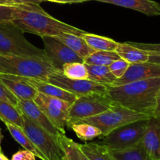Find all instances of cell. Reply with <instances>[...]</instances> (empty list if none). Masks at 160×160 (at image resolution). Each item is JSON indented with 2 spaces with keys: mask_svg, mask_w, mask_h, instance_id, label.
<instances>
[{
  "mask_svg": "<svg viewBox=\"0 0 160 160\" xmlns=\"http://www.w3.org/2000/svg\"><path fill=\"white\" fill-rule=\"evenodd\" d=\"M160 90V78L140 80L119 86L107 85L106 93L115 102L152 117Z\"/></svg>",
  "mask_w": 160,
  "mask_h": 160,
  "instance_id": "obj_1",
  "label": "cell"
},
{
  "mask_svg": "<svg viewBox=\"0 0 160 160\" xmlns=\"http://www.w3.org/2000/svg\"><path fill=\"white\" fill-rule=\"evenodd\" d=\"M12 22L23 33H31L40 37L57 36L62 33L81 36L86 32L52 17L38 4L22 5Z\"/></svg>",
  "mask_w": 160,
  "mask_h": 160,
  "instance_id": "obj_2",
  "label": "cell"
},
{
  "mask_svg": "<svg viewBox=\"0 0 160 160\" xmlns=\"http://www.w3.org/2000/svg\"><path fill=\"white\" fill-rule=\"evenodd\" d=\"M56 71L57 70L49 62L44 59L0 54V74L14 75L47 81Z\"/></svg>",
  "mask_w": 160,
  "mask_h": 160,
  "instance_id": "obj_3",
  "label": "cell"
},
{
  "mask_svg": "<svg viewBox=\"0 0 160 160\" xmlns=\"http://www.w3.org/2000/svg\"><path fill=\"white\" fill-rule=\"evenodd\" d=\"M0 54L38 58L49 62L44 49L28 42L12 22H0Z\"/></svg>",
  "mask_w": 160,
  "mask_h": 160,
  "instance_id": "obj_4",
  "label": "cell"
},
{
  "mask_svg": "<svg viewBox=\"0 0 160 160\" xmlns=\"http://www.w3.org/2000/svg\"><path fill=\"white\" fill-rule=\"evenodd\" d=\"M150 117L135 112L114 102L109 109L102 113L93 117L81 119L75 122L89 123L96 127L101 131L102 135L105 136L110 131L126 123L140 120L148 119ZM73 122V123H75Z\"/></svg>",
  "mask_w": 160,
  "mask_h": 160,
  "instance_id": "obj_5",
  "label": "cell"
},
{
  "mask_svg": "<svg viewBox=\"0 0 160 160\" xmlns=\"http://www.w3.org/2000/svg\"><path fill=\"white\" fill-rule=\"evenodd\" d=\"M148 119L137 120L119 127L105 136H100L98 143L112 151L131 148L142 142L146 131Z\"/></svg>",
  "mask_w": 160,
  "mask_h": 160,
  "instance_id": "obj_6",
  "label": "cell"
},
{
  "mask_svg": "<svg viewBox=\"0 0 160 160\" xmlns=\"http://www.w3.org/2000/svg\"><path fill=\"white\" fill-rule=\"evenodd\" d=\"M114 102L106 92H95L78 96L69 110L68 125L77 120L98 115L107 110Z\"/></svg>",
  "mask_w": 160,
  "mask_h": 160,
  "instance_id": "obj_7",
  "label": "cell"
},
{
  "mask_svg": "<svg viewBox=\"0 0 160 160\" xmlns=\"http://www.w3.org/2000/svg\"><path fill=\"white\" fill-rule=\"evenodd\" d=\"M23 113V112H22ZM23 128L30 140L47 160H62V152L56 139L23 113Z\"/></svg>",
  "mask_w": 160,
  "mask_h": 160,
  "instance_id": "obj_8",
  "label": "cell"
},
{
  "mask_svg": "<svg viewBox=\"0 0 160 160\" xmlns=\"http://www.w3.org/2000/svg\"><path fill=\"white\" fill-rule=\"evenodd\" d=\"M34 102L48 120L60 131L66 134L65 128L68 125L69 110L72 104L64 100L38 92Z\"/></svg>",
  "mask_w": 160,
  "mask_h": 160,
  "instance_id": "obj_9",
  "label": "cell"
},
{
  "mask_svg": "<svg viewBox=\"0 0 160 160\" xmlns=\"http://www.w3.org/2000/svg\"><path fill=\"white\" fill-rule=\"evenodd\" d=\"M48 83L58 86L76 96L88 95L95 92H106L107 85L99 84L89 79L78 80L67 78L62 71H56L47 80Z\"/></svg>",
  "mask_w": 160,
  "mask_h": 160,
  "instance_id": "obj_10",
  "label": "cell"
},
{
  "mask_svg": "<svg viewBox=\"0 0 160 160\" xmlns=\"http://www.w3.org/2000/svg\"><path fill=\"white\" fill-rule=\"evenodd\" d=\"M44 51L50 63L57 70L62 71V66L68 62H84V60L55 36H42Z\"/></svg>",
  "mask_w": 160,
  "mask_h": 160,
  "instance_id": "obj_11",
  "label": "cell"
},
{
  "mask_svg": "<svg viewBox=\"0 0 160 160\" xmlns=\"http://www.w3.org/2000/svg\"><path fill=\"white\" fill-rule=\"evenodd\" d=\"M160 78V65L149 62L130 64L126 73L110 85L119 86L140 80Z\"/></svg>",
  "mask_w": 160,
  "mask_h": 160,
  "instance_id": "obj_12",
  "label": "cell"
},
{
  "mask_svg": "<svg viewBox=\"0 0 160 160\" xmlns=\"http://www.w3.org/2000/svg\"><path fill=\"white\" fill-rule=\"evenodd\" d=\"M17 106L30 120L49 133L56 140L58 136L61 134H64L56 127H55V125H53L45 114L36 105L34 100L17 99Z\"/></svg>",
  "mask_w": 160,
  "mask_h": 160,
  "instance_id": "obj_13",
  "label": "cell"
},
{
  "mask_svg": "<svg viewBox=\"0 0 160 160\" xmlns=\"http://www.w3.org/2000/svg\"><path fill=\"white\" fill-rule=\"evenodd\" d=\"M142 144L153 159L160 160V117L159 116H152L148 118Z\"/></svg>",
  "mask_w": 160,
  "mask_h": 160,
  "instance_id": "obj_14",
  "label": "cell"
},
{
  "mask_svg": "<svg viewBox=\"0 0 160 160\" xmlns=\"http://www.w3.org/2000/svg\"><path fill=\"white\" fill-rule=\"evenodd\" d=\"M0 81L17 99L34 100L38 93L33 86L22 81L17 76L0 74Z\"/></svg>",
  "mask_w": 160,
  "mask_h": 160,
  "instance_id": "obj_15",
  "label": "cell"
},
{
  "mask_svg": "<svg viewBox=\"0 0 160 160\" xmlns=\"http://www.w3.org/2000/svg\"><path fill=\"white\" fill-rule=\"evenodd\" d=\"M17 77L24 82L33 86L38 91V92H41V93L48 95V96L54 97V98L64 100V101L70 102V104H73L78 98V96H76L73 94L70 93V92H67V91L64 90V89L61 88L58 86L54 85L51 83H48V81H42V80L35 79V78Z\"/></svg>",
  "mask_w": 160,
  "mask_h": 160,
  "instance_id": "obj_16",
  "label": "cell"
},
{
  "mask_svg": "<svg viewBox=\"0 0 160 160\" xmlns=\"http://www.w3.org/2000/svg\"><path fill=\"white\" fill-rule=\"evenodd\" d=\"M140 12L149 17L160 16V3L154 0H93Z\"/></svg>",
  "mask_w": 160,
  "mask_h": 160,
  "instance_id": "obj_17",
  "label": "cell"
},
{
  "mask_svg": "<svg viewBox=\"0 0 160 160\" xmlns=\"http://www.w3.org/2000/svg\"><path fill=\"white\" fill-rule=\"evenodd\" d=\"M55 37L65 44L83 60L95 52V50L92 49L88 44L85 42V40L80 35L70 34V33H62Z\"/></svg>",
  "mask_w": 160,
  "mask_h": 160,
  "instance_id": "obj_18",
  "label": "cell"
},
{
  "mask_svg": "<svg viewBox=\"0 0 160 160\" xmlns=\"http://www.w3.org/2000/svg\"><path fill=\"white\" fill-rule=\"evenodd\" d=\"M115 51L121 59L128 61L130 64L147 62L149 56L148 52L133 46L129 42H118Z\"/></svg>",
  "mask_w": 160,
  "mask_h": 160,
  "instance_id": "obj_19",
  "label": "cell"
},
{
  "mask_svg": "<svg viewBox=\"0 0 160 160\" xmlns=\"http://www.w3.org/2000/svg\"><path fill=\"white\" fill-rule=\"evenodd\" d=\"M56 142L62 152V160H90L81 151L79 144L67 138L66 134L58 136Z\"/></svg>",
  "mask_w": 160,
  "mask_h": 160,
  "instance_id": "obj_20",
  "label": "cell"
},
{
  "mask_svg": "<svg viewBox=\"0 0 160 160\" xmlns=\"http://www.w3.org/2000/svg\"><path fill=\"white\" fill-rule=\"evenodd\" d=\"M4 123L6 126V128H7L9 134H10L11 136L13 138L14 140H15L17 143L20 144L24 149L33 152L35 155L36 157L38 158V159L42 160H47L45 159V156L39 152V150L34 146V144L31 142V141L30 140L29 138L28 137L26 133L23 131V130L21 128L10 123Z\"/></svg>",
  "mask_w": 160,
  "mask_h": 160,
  "instance_id": "obj_21",
  "label": "cell"
},
{
  "mask_svg": "<svg viewBox=\"0 0 160 160\" xmlns=\"http://www.w3.org/2000/svg\"><path fill=\"white\" fill-rule=\"evenodd\" d=\"M0 120L23 128V113L18 107L9 102L0 100Z\"/></svg>",
  "mask_w": 160,
  "mask_h": 160,
  "instance_id": "obj_22",
  "label": "cell"
},
{
  "mask_svg": "<svg viewBox=\"0 0 160 160\" xmlns=\"http://www.w3.org/2000/svg\"><path fill=\"white\" fill-rule=\"evenodd\" d=\"M79 147L90 160H117L109 148L98 142L79 144Z\"/></svg>",
  "mask_w": 160,
  "mask_h": 160,
  "instance_id": "obj_23",
  "label": "cell"
},
{
  "mask_svg": "<svg viewBox=\"0 0 160 160\" xmlns=\"http://www.w3.org/2000/svg\"><path fill=\"white\" fill-rule=\"evenodd\" d=\"M81 37L95 51H115L118 45L113 39L91 33L85 32Z\"/></svg>",
  "mask_w": 160,
  "mask_h": 160,
  "instance_id": "obj_24",
  "label": "cell"
},
{
  "mask_svg": "<svg viewBox=\"0 0 160 160\" xmlns=\"http://www.w3.org/2000/svg\"><path fill=\"white\" fill-rule=\"evenodd\" d=\"M88 79L105 85H110L117 79L113 73L111 72L109 66L90 65L86 64Z\"/></svg>",
  "mask_w": 160,
  "mask_h": 160,
  "instance_id": "obj_25",
  "label": "cell"
},
{
  "mask_svg": "<svg viewBox=\"0 0 160 160\" xmlns=\"http://www.w3.org/2000/svg\"><path fill=\"white\" fill-rule=\"evenodd\" d=\"M110 152L117 160H154L145 149L142 142L126 149L118 151L110 150Z\"/></svg>",
  "mask_w": 160,
  "mask_h": 160,
  "instance_id": "obj_26",
  "label": "cell"
},
{
  "mask_svg": "<svg viewBox=\"0 0 160 160\" xmlns=\"http://www.w3.org/2000/svg\"><path fill=\"white\" fill-rule=\"evenodd\" d=\"M78 138L84 142L92 141L102 135V132L98 128L89 123L75 122L69 125Z\"/></svg>",
  "mask_w": 160,
  "mask_h": 160,
  "instance_id": "obj_27",
  "label": "cell"
},
{
  "mask_svg": "<svg viewBox=\"0 0 160 160\" xmlns=\"http://www.w3.org/2000/svg\"><path fill=\"white\" fill-rule=\"evenodd\" d=\"M120 58L116 51H95L84 59V62L90 65L109 66Z\"/></svg>",
  "mask_w": 160,
  "mask_h": 160,
  "instance_id": "obj_28",
  "label": "cell"
},
{
  "mask_svg": "<svg viewBox=\"0 0 160 160\" xmlns=\"http://www.w3.org/2000/svg\"><path fill=\"white\" fill-rule=\"evenodd\" d=\"M62 72L67 78L70 79H88V72L84 62H68L62 66Z\"/></svg>",
  "mask_w": 160,
  "mask_h": 160,
  "instance_id": "obj_29",
  "label": "cell"
},
{
  "mask_svg": "<svg viewBox=\"0 0 160 160\" xmlns=\"http://www.w3.org/2000/svg\"><path fill=\"white\" fill-rule=\"evenodd\" d=\"M22 5H0V22H12L15 20L17 10Z\"/></svg>",
  "mask_w": 160,
  "mask_h": 160,
  "instance_id": "obj_30",
  "label": "cell"
},
{
  "mask_svg": "<svg viewBox=\"0 0 160 160\" xmlns=\"http://www.w3.org/2000/svg\"><path fill=\"white\" fill-rule=\"evenodd\" d=\"M130 63L128 61L124 60L123 59H117L114 62H112L110 65L109 66V69H110L111 72L113 73L114 76L117 78H120L126 73L128 70V67H129Z\"/></svg>",
  "mask_w": 160,
  "mask_h": 160,
  "instance_id": "obj_31",
  "label": "cell"
},
{
  "mask_svg": "<svg viewBox=\"0 0 160 160\" xmlns=\"http://www.w3.org/2000/svg\"><path fill=\"white\" fill-rule=\"evenodd\" d=\"M133 46L137 47L148 52L160 53V43H142V42H129Z\"/></svg>",
  "mask_w": 160,
  "mask_h": 160,
  "instance_id": "obj_32",
  "label": "cell"
},
{
  "mask_svg": "<svg viewBox=\"0 0 160 160\" xmlns=\"http://www.w3.org/2000/svg\"><path fill=\"white\" fill-rule=\"evenodd\" d=\"M0 100L9 102L17 106V98L11 93V92L9 89L1 82V81H0Z\"/></svg>",
  "mask_w": 160,
  "mask_h": 160,
  "instance_id": "obj_33",
  "label": "cell"
},
{
  "mask_svg": "<svg viewBox=\"0 0 160 160\" xmlns=\"http://www.w3.org/2000/svg\"><path fill=\"white\" fill-rule=\"evenodd\" d=\"M11 160H36V156L31 152L23 149L16 152Z\"/></svg>",
  "mask_w": 160,
  "mask_h": 160,
  "instance_id": "obj_34",
  "label": "cell"
},
{
  "mask_svg": "<svg viewBox=\"0 0 160 160\" xmlns=\"http://www.w3.org/2000/svg\"><path fill=\"white\" fill-rule=\"evenodd\" d=\"M43 1L52 2L62 3V4H72V3H81L88 1H93V0H43Z\"/></svg>",
  "mask_w": 160,
  "mask_h": 160,
  "instance_id": "obj_35",
  "label": "cell"
},
{
  "mask_svg": "<svg viewBox=\"0 0 160 160\" xmlns=\"http://www.w3.org/2000/svg\"><path fill=\"white\" fill-rule=\"evenodd\" d=\"M148 54H149V56H148V59L147 62L160 65V53L148 52Z\"/></svg>",
  "mask_w": 160,
  "mask_h": 160,
  "instance_id": "obj_36",
  "label": "cell"
},
{
  "mask_svg": "<svg viewBox=\"0 0 160 160\" xmlns=\"http://www.w3.org/2000/svg\"><path fill=\"white\" fill-rule=\"evenodd\" d=\"M15 4L17 5H21V4H25V5H31V4H38L39 5L42 1L41 0H12Z\"/></svg>",
  "mask_w": 160,
  "mask_h": 160,
  "instance_id": "obj_37",
  "label": "cell"
},
{
  "mask_svg": "<svg viewBox=\"0 0 160 160\" xmlns=\"http://www.w3.org/2000/svg\"><path fill=\"white\" fill-rule=\"evenodd\" d=\"M153 116H159V117H160V90L157 95V98H156V108H155Z\"/></svg>",
  "mask_w": 160,
  "mask_h": 160,
  "instance_id": "obj_38",
  "label": "cell"
},
{
  "mask_svg": "<svg viewBox=\"0 0 160 160\" xmlns=\"http://www.w3.org/2000/svg\"><path fill=\"white\" fill-rule=\"evenodd\" d=\"M3 2H5L7 5H11V6H20V5H17L12 2V0H1ZM22 5V4H21Z\"/></svg>",
  "mask_w": 160,
  "mask_h": 160,
  "instance_id": "obj_39",
  "label": "cell"
},
{
  "mask_svg": "<svg viewBox=\"0 0 160 160\" xmlns=\"http://www.w3.org/2000/svg\"><path fill=\"white\" fill-rule=\"evenodd\" d=\"M2 139H3V135H2V134L1 128H0V152H2L1 145H2Z\"/></svg>",
  "mask_w": 160,
  "mask_h": 160,
  "instance_id": "obj_40",
  "label": "cell"
},
{
  "mask_svg": "<svg viewBox=\"0 0 160 160\" xmlns=\"http://www.w3.org/2000/svg\"><path fill=\"white\" fill-rule=\"evenodd\" d=\"M0 160H9V159H8L6 156H4L2 153L0 152Z\"/></svg>",
  "mask_w": 160,
  "mask_h": 160,
  "instance_id": "obj_41",
  "label": "cell"
},
{
  "mask_svg": "<svg viewBox=\"0 0 160 160\" xmlns=\"http://www.w3.org/2000/svg\"><path fill=\"white\" fill-rule=\"evenodd\" d=\"M0 5H7V4H6V3L3 2L2 1H1V0H0Z\"/></svg>",
  "mask_w": 160,
  "mask_h": 160,
  "instance_id": "obj_42",
  "label": "cell"
}]
</instances>
